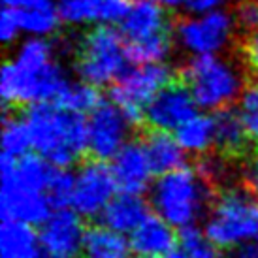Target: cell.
Returning <instances> with one entry per match:
<instances>
[{
  "mask_svg": "<svg viewBox=\"0 0 258 258\" xmlns=\"http://www.w3.org/2000/svg\"><path fill=\"white\" fill-rule=\"evenodd\" d=\"M70 79L49 38L27 36L0 70V96L6 106L58 102Z\"/></svg>",
  "mask_w": 258,
  "mask_h": 258,
  "instance_id": "6da1fadb",
  "label": "cell"
},
{
  "mask_svg": "<svg viewBox=\"0 0 258 258\" xmlns=\"http://www.w3.org/2000/svg\"><path fill=\"white\" fill-rule=\"evenodd\" d=\"M32 136V151L57 168L76 164L87 151V121L81 113L45 102L29 106L25 115Z\"/></svg>",
  "mask_w": 258,
  "mask_h": 258,
  "instance_id": "7a4b0ae2",
  "label": "cell"
},
{
  "mask_svg": "<svg viewBox=\"0 0 258 258\" xmlns=\"http://www.w3.org/2000/svg\"><path fill=\"white\" fill-rule=\"evenodd\" d=\"M149 192L153 211L179 230L206 221L215 200L213 185L198 168L194 170L185 164L160 173Z\"/></svg>",
  "mask_w": 258,
  "mask_h": 258,
  "instance_id": "3957f363",
  "label": "cell"
},
{
  "mask_svg": "<svg viewBox=\"0 0 258 258\" xmlns=\"http://www.w3.org/2000/svg\"><path fill=\"white\" fill-rule=\"evenodd\" d=\"M181 76L198 108L206 111L232 108L245 93L243 66L224 53L190 57Z\"/></svg>",
  "mask_w": 258,
  "mask_h": 258,
  "instance_id": "277c9868",
  "label": "cell"
},
{
  "mask_svg": "<svg viewBox=\"0 0 258 258\" xmlns=\"http://www.w3.org/2000/svg\"><path fill=\"white\" fill-rule=\"evenodd\" d=\"M76 74L94 87L115 85L130 68L128 42L109 25H96L76 43Z\"/></svg>",
  "mask_w": 258,
  "mask_h": 258,
  "instance_id": "5b68a950",
  "label": "cell"
},
{
  "mask_svg": "<svg viewBox=\"0 0 258 258\" xmlns=\"http://www.w3.org/2000/svg\"><path fill=\"white\" fill-rule=\"evenodd\" d=\"M258 194L243 186H226L206 217L204 230L217 249L237 251L258 237Z\"/></svg>",
  "mask_w": 258,
  "mask_h": 258,
  "instance_id": "8992f818",
  "label": "cell"
},
{
  "mask_svg": "<svg viewBox=\"0 0 258 258\" xmlns=\"http://www.w3.org/2000/svg\"><path fill=\"white\" fill-rule=\"evenodd\" d=\"M132 62H166L172 55L173 30L168 10L157 0H130L121 21Z\"/></svg>",
  "mask_w": 258,
  "mask_h": 258,
  "instance_id": "52a82bcc",
  "label": "cell"
},
{
  "mask_svg": "<svg viewBox=\"0 0 258 258\" xmlns=\"http://www.w3.org/2000/svg\"><path fill=\"white\" fill-rule=\"evenodd\" d=\"M236 15L219 8L208 14H188L173 27L175 45L188 57L219 55L232 47L237 34Z\"/></svg>",
  "mask_w": 258,
  "mask_h": 258,
  "instance_id": "ba28073f",
  "label": "cell"
},
{
  "mask_svg": "<svg viewBox=\"0 0 258 258\" xmlns=\"http://www.w3.org/2000/svg\"><path fill=\"white\" fill-rule=\"evenodd\" d=\"M173 72L166 62H136L111 89V100L134 122L144 119L145 108L155 94L172 83Z\"/></svg>",
  "mask_w": 258,
  "mask_h": 258,
  "instance_id": "9c48e42d",
  "label": "cell"
},
{
  "mask_svg": "<svg viewBox=\"0 0 258 258\" xmlns=\"http://www.w3.org/2000/svg\"><path fill=\"white\" fill-rule=\"evenodd\" d=\"M132 124L136 122L113 100L100 102L87 119V151L98 160L113 158L128 144Z\"/></svg>",
  "mask_w": 258,
  "mask_h": 258,
  "instance_id": "30bf717a",
  "label": "cell"
},
{
  "mask_svg": "<svg viewBox=\"0 0 258 258\" xmlns=\"http://www.w3.org/2000/svg\"><path fill=\"white\" fill-rule=\"evenodd\" d=\"M119 186L113 177L111 166L102 160H91L74 173V192L70 208L81 217H100L108 204L113 200Z\"/></svg>",
  "mask_w": 258,
  "mask_h": 258,
  "instance_id": "8fae6325",
  "label": "cell"
},
{
  "mask_svg": "<svg viewBox=\"0 0 258 258\" xmlns=\"http://www.w3.org/2000/svg\"><path fill=\"white\" fill-rule=\"evenodd\" d=\"M38 234L47 256L74 258L81 254L87 228L76 209L58 208L40 224Z\"/></svg>",
  "mask_w": 258,
  "mask_h": 258,
  "instance_id": "7c38bea8",
  "label": "cell"
},
{
  "mask_svg": "<svg viewBox=\"0 0 258 258\" xmlns=\"http://www.w3.org/2000/svg\"><path fill=\"white\" fill-rule=\"evenodd\" d=\"M198 104L185 83H168L147 104L144 113L145 122L153 130L175 132L183 122L198 113Z\"/></svg>",
  "mask_w": 258,
  "mask_h": 258,
  "instance_id": "4fadbf2b",
  "label": "cell"
},
{
  "mask_svg": "<svg viewBox=\"0 0 258 258\" xmlns=\"http://www.w3.org/2000/svg\"><path fill=\"white\" fill-rule=\"evenodd\" d=\"M53 202L45 192L23 188L14 183H4L0 186V213L2 219L19 221L25 224H42L53 211Z\"/></svg>",
  "mask_w": 258,
  "mask_h": 258,
  "instance_id": "5bb4252c",
  "label": "cell"
},
{
  "mask_svg": "<svg viewBox=\"0 0 258 258\" xmlns=\"http://www.w3.org/2000/svg\"><path fill=\"white\" fill-rule=\"evenodd\" d=\"M111 172L117 181V186L122 192L142 194L151 188L155 168L151 164L149 155L144 147V142H128L113 158Z\"/></svg>",
  "mask_w": 258,
  "mask_h": 258,
  "instance_id": "9a60e30c",
  "label": "cell"
},
{
  "mask_svg": "<svg viewBox=\"0 0 258 258\" xmlns=\"http://www.w3.org/2000/svg\"><path fill=\"white\" fill-rule=\"evenodd\" d=\"M60 19L70 27H96L121 23L126 0H55Z\"/></svg>",
  "mask_w": 258,
  "mask_h": 258,
  "instance_id": "2e32d148",
  "label": "cell"
},
{
  "mask_svg": "<svg viewBox=\"0 0 258 258\" xmlns=\"http://www.w3.org/2000/svg\"><path fill=\"white\" fill-rule=\"evenodd\" d=\"M128 239L132 251L149 258L164 256L166 252L175 249L177 243L175 228L155 211L145 217L142 224L128 236Z\"/></svg>",
  "mask_w": 258,
  "mask_h": 258,
  "instance_id": "e0dca14e",
  "label": "cell"
},
{
  "mask_svg": "<svg viewBox=\"0 0 258 258\" xmlns=\"http://www.w3.org/2000/svg\"><path fill=\"white\" fill-rule=\"evenodd\" d=\"M149 213V204L142 198V194L121 190L119 194H115L100 217L104 226L130 236Z\"/></svg>",
  "mask_w": 258,
  "mask_h": 258,
  "instance_id": "ac0fdd59",
  "label": "cell"
},
{
  "mask_svg": "<svg viewBox=\"0 0 258 258\" xmlns=\"http://www.w3.org/2000/svg\"><path fill=\"white\" fill-rule=\"evenodd\" d=\"M40 234L32 224L2 219L0 226V258H40Z\"/></svg>",
  "mask_w": 258,
  "mask_h": 258,
  "instance_id": "d6986e66",
  "label": "cell"
},
{
  "mask_svg": "<svg viewBox=\"0 0 258 258\" xmlns=\"http://www.w3.org/2000/svg\"><path fill=\"white\" fill-rule=\"evenodd\" d=\"M186 155L206 157L217 147V122L215 115L196 113L173 132Z\"/></svg>",
  "mask_w": 258,
  "mask_h": 258,
  "instance_id": "ffe728a7",
  "label": "cell"
},
{
  "mask_svg": "<svg viewBox=\"0 0 258 258\" xmlns=\"http://www.w3.org/2000/svg\"><path fill=\"white\" fill-rule=\"evenodd\" d=\"M144 147L149 155V160L155 172L160 173L172 172L175 168L185 164L186 153L177 142L175 134L164 130H153L144 140Z\"/></svg>",
  "mask_w": 258,
  "mask_h": 258,
  "instance_id": "44dd1931",
  "label": "cell"
},
{
  "mask_svg": "<svg viewBox=\"0 0 258 258\" xmlns=\"http://www.w3.org/2000/svg\"><path fill=\"white\" fill-rule=\"evenodd\" d=\"M130 239L108 226H93L87 230L81 258H130Z\"/></svg>",
  "mask_w": 258,
  "mask_h": 258,
  "instance_id": "7402d4cb",
  "label": "cell"
},
{
  "mask_svg": "<svg viewBox=\"0 0 258 258\" xmlns=\"http://www.w3.org/2000/svg\"><path fill=\"white\" fill-rule=\"evenodd\" d=\"M14 12L17 14L25 36L49 38L57 32L62 23L55 0L34 8H27V10H14Z\"/></svg>",
  "mask_w": 258,
  "mask_h": 258,
  "instance_id": "603a6c76",
  "label": "cell"
},
{
  "mask_svg": "<svg viewBox=\"0 0 258 258\" xmlns=\"http://www.w3.org/2000/svg\"><path fill=\"white\" fill-rule=\"evenodd\" d=\"M217 122V147L222 151V155H239L243 153L249 136L245 132V126L241 122V117L237 111L222 109L215 115Z\"/></svg>",
  "mask_w": 258,
  "mask_h": 258,
  "instance_id": "cb8c5ba5",
  "label": "cell"
},
{
  "mask_svg": "<svg viewBox=\"0 0 258 258\" xmlns=\"http://www.w3.org/2000/svg\"><path fill=\"white\" fill-rule=\"evenodd\" d=\"M0 147H2V157L6 158L25 157L32 151V136L25 117H15V115L4 117Z\"/></svg>",
  "mask_w": 258,
  "mask_h": 258,
  "instance_id": "d4e9b609",
  "label": "cell"
},
{
  "mask_svg": "<svg viewBox=\"0 0 258 258\" xmlns=\"http://www.w3.org/2000/svg\"><path fill=\"white\" fill-rule=\"evenodd\" d=\"M57 104L72 109L76 113H91L100 104V96H98L96 87L79 79V81L68 83V87L64 89V93H62Z\"/></svg>",
  "mask_w": 258,
  "mask_h": 258,
  "instance_id": "484cf974",
  "label": "cell"
},
{
  "mask_svg": "<svg viewBox=\"0 0 258 258\" xmlns=\"http://www.w3.org/2000/svg\"><path fill=\"white\" fill-rule=\"evenodd\" d=\"M177 245L188 254L190 258H215L217 247L208 236L204 228H198V224L186 226L179 232Z\"/></svg>",
  "mask_w": 258,
  "mask_h": 258,
  "instance_id": "4316f807",
  "label": "cell"
},
{
  "mask_svg": "<svg viewBox=\"0 0 258 258\" xmlns=\"http://www.w3.org/2000/svg\"><path fill=\"white\" fill-rule=\"evenodd\" d=\"M74 192V173H70L66 168H57L53 170L49 186H47V196L53 202L55 208H64L70 206Z\"/></svg>",
  "mask_w": 258,
  "mask_h": 258,
  "instance_id": "83f0119b",
  "label": "cell"
},
{
  "mask_svg": "<svg viewBox=\"0 0 258 258\" xmlns=\"http://www.w3.org/2000/svg\"><path fill=\"white\" fill-rule=\"evenodd\" d=\"M237 113L241 117L249 142L258 144V87L245 91L237 102Z\"/></svg>",
  "mask_w": 258,
  "mask_h": 258,
  "instance_id": "f1b7e54d",
  "label": "cell"
},
{
  "mask_svg": "<svg viewBox=\"0 0 258 258\" xmlns=\"http://www.w3.org/2000/svg\"><path fill=\"white\" fill-rule=\"evenodd\" d=\"M200 173L211 185H226L234 177V168L222 155H206L198 164Z\"/></svg>",
  "mask_w": 258,
  "mask_h": 258,
  "instance_id": "f546056e",
  "label": "cell"
},
{
  "mask_svg": "<svg viewBox=\"0 0 258 258\" xmlns=\"http://www.w3.org/2000/svg\"><path fill=\"white\" fill-rule=\"evenodd\" d=\"M23 30L21 25H19V19H17V14L12 8H4L2 14H0V40L6 45H12V43L19 42Z\"/></svg>",
  "mask_w": 258,
  "mask_h": 258,
  "instance_id": "4dcf8cb0",
  "label": "cell"
},
{
  "mask_svg": "<svg viewBox=\"0 0 258 258\" xmlns=\"http://www.w3.org/2000/svg\"><path fill=\"white\" fill-rule=\"evenodd\" d=\"M234 15H236L237 27L245 30V32H251V30L258 29V0L237 2Z\"/></svg>",
  "mask_w": 258,
  "mask_h": 258,
  "instance_id": "1f68e13d",
  "label": "cell"
},
{
  "mask_svg": "<svg viewBox=\"0 0 258 258\" xmlns=\"http://www.w3.org/2000/svg\"><path fill=\"white\" fill-rule=\"evenodd\" d=\"M241 58L249 70L258 74V29L247 32L241 43Z\"/></svg>",
  "mask_w": 258,
  "mask_h": 258,
  "instance_id": "d6a6232c",
  "label": "cell"
},
{
  "mask_svg": "<svg viewBox=\"0 0 258 258\" xmlns=\"http://www.w3.org/2000/svg\"><path fill=\"white\" fill-rule=\"evenodd\" d=\"M224 0H186L185 12L186 14H208L213 10L222 8Z\"/></svg>",
  "mask_w": 258,
  "mask_h": 258,
  "instance_id": "836d02e7",
  "label": "cell"
},
{
  "mask_svg": "<svg viewBox=\"0 0 258 258\" xmlns=\"http://www.w3.org/2000/svg\"><path fill=\"white\" fill-rule=\"evenodd\" d=\"M243 177H245L247 186H249L254 194H258V151L252 155L251 160H249L247 166H245Z\"/></svg>",
  "mask_w": 258,
  "mask_h": 258,
  "instance_id": "e575fe53",
  "label": "cell"
},
{
  "mask_svg": "<svg viewBox=\"0 0 258 258\" xmlns=\"http://www.w3.org/2000/svg\"><path fill=\"white\" fill-rule=\"evenodd\" d=\"M47 2H53V0H2L4 8H12V10H27L40 4H47Z\"/></svg>",
  "mask_w": 258,
  "mask_h": 258,
  "instance_id": "d590c367",
  "label": "cell"
},
{
  "mask_svg": "<svg viewBox=\"0 0 258 258\" xmlns=\"http://www.w3.org/2000/svg\"><path fill=\"white\" fill-rule=\"evenodd\" d=\"M236 258H258V245H243L236 251Z\"/></svg>",
  "mask_w": 258,
  "mask_h": 258,
  "instance_id": "8d00e7d4",
  "label": "cell"
},
{
  "mask_svg": "<svg viewBox=\"0 0 258 258\" xmlns=\"http://www.w3.org/2000/svg\"><path fill=\"white\" fill-rule=\"evenodd\" d=\"M158 4H162L166 10H185L186 0H157Z\"/></svg>",
  "mask_w": 258,
  "mask_h": 258,
  "instance_id": "74e56055",
  "label": "cell"
},
{
  "mask_svg": "<svg viewBox=\"0 0 258 258\" xmlns=\"http://www.w3.org/2000/svg\"><path fill=\"white\" fill-rule=\"evenodd\" d=\"M160 258H190V256H188L181 247H177V249H172V251L166 252L164 256H160Z\"/></svg>",
  "mask_w": 258,
  "mask_h": 258,
  "instance_id": "f35d334b",
  "label": "cell"
},
{
  "mask_svg": "<svg viewBox=\"0 0 258 258\" xmlns=\"http://www.w3.org/2000/svg\"><path fill=\"white\" fill-rule=\"evenodd\" d=\"M130 258H149V256H144V254H136V256H130Z\"/></svg>",
  "mask_w": 258,
  "mask_h": 258,
  "instance_id": "ab89813d",
  "label": "cell"
},
{
  "mask_svg": "<svg viewBox=\"0 0 258 258\" xmlns=\"http://www.w3.org/2000/svg\"><path fill=\"white\" fill-rule=\"evenodd\" d=\"M232 2H243V0H232Z\"/></svg>",
  "mask_w": 258,
  "mask_h": 258,
  "instance_id": "60d3db41",
  "label": "cell"
},
{
  "mask_svg": "<svg viewBox=\"0 0 258 258\" xmlns=\"http://www.w3.org/2000/svg\"><path fill=\"white\" fill-rule=\"evenodd\" d=\"M47 258H57V256H47Z\"/></svg>",
  "mask_w": 258,
  "mask_h": 258,
  "instance_id": "b9f144b4",
  "label": "cell"
},
{
  "mask_svg": "<svg viewBox=\"0 0 258 258\" xmlns=\"http://www.w3.org/2000/svg\"><path fill=\"white\" fill-rule=\"evenodd\" d=\"M256 241H258V237H256Z\"/></svg>",
  "mask_w": 258,
  "mask_h": 258,
  "instance_id": "7bdbcfd3",
  "label": "cell"
}]
</instances>
